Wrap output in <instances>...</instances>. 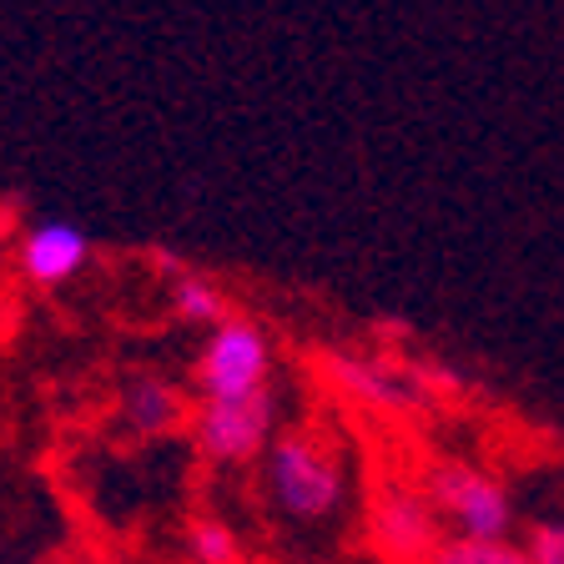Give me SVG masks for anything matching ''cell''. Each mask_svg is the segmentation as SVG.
<instances>
[{"instance_id": "6da1fadb", "label": "cell", "mask_w": 564, "mask_h": 564, "mask_svg": "<svg viewBox=\"0 0 564 564\" xmlns=\"http://www.w3.org/2000/svg\"><path fill=\"white\" fill-rule=\"evenodd\" d=\"M268 489L288 519L323 524L343 505V464L317 434L293 429V434L272 438L268 448Z\"/></svg>"}, {"instance_id": "7a4b0ae2", "label": "cell", "mask_w": 564, "mask_h": 564, "mask_svg": "<svg viewBox=\"0 0 564 564\" xmlns=\"http://www.w3.org/2000/svg\"><path fill=\"white\" fill-rule=\"evenodd\" d=\"M268 368H272V348L258 323L227 317V323L212 328L207 348H202L197 378L207 399H247V393L268 388Z\"/></svg>"}, {"instance_id": "3957f363", "label": "cell", "mask_w": 564, "mask_h": 564, "mask_svg": "<svg viewBox=\"0 0 564 564\" xmlns=\"http://www.w3.org/2000/svg\"><path fill=\"white\" fill-rule=\"evenodd\" d=\"M272 429H278V403L272 393H247V399H202L197 409V444L207 458L223 464H242V458L272 448Z\"/></svg>"}, {"instance_id": "277c9868", "label": "cell", "mask_w": 564, "mask_h": 564, "mask_svg": "<svg viewBox=\"0 0 564 564\" xmlns=\"http://www.w3.org/2000/svg\"><path fill=\"white\" fill-rule=\"evenodd\" d=\"M429 505L444 509L464 540H505L509 519H514L509 514V494L469 464H438L429 474Z\"/></svg>"}, {"instance_id": "5b68a950", "label": "cell", "mask_w": 564, "mask_h": 564, "mask_svg": "<svg viewBox=\"0 0 564 564\" xmlns=\"http://www.w3.org/2000/svg\"><path fill=\"white\" fill-rule=\"evenodd\" d=\"M373 534L399 560H434L438 550V514L419 494H383L373 509Z\"/></svg>"}, {"instance_id": "8992f818", "label": "cell", "mask_w": 564, "mask_h": 564, "mask_svg": "<svg viewBox=\"0 0 564 564\" xmlns=\"http://www.w3.org/2000/svg\"><path fill=\"white\" fill-rule=\"evenodd\" d=\"M86 252H91V242H86V232L76 223H35L21 242V268L31 282L56 288V282H66L82 268Z\"/></svg>"}, {"instance_id": "52a82bcc", "label": "cell", "mask_w": 564, "mask_h": 564, "mask_svg": "<svg viewBox=\"0 0 564 564\" xmlns=\"http://www.w3.org/2000/svg\"><path fill=\"white\" fill-rule=\"evenodd\" d=\"M121 409H127L131 429H141V434H166V429L182 419V403H176V393L166 383H156V378H137V383L127 388Z\"/></svg>"}, {"instance_id": "ba28073f", "label": "cell", "mask_w": 564, "mask_h": 564, "mask_svg": "<svg viewBox=\"0 0 564 564\" xmlns=\"http://www.w3.org/2000/svg\"><path fill=\"white\" fill-rule=\"evenodd\" d=\"M172 307L187 317V323H212V328H217V323H227L223 293H217L202 272H182V278L172 282Z\"/></svg>"}, {"instance_id": "9c48e42d", "label": "cell", "mask_w": 564, "mask_h": 564, "mask_svg": "<svg viewBox=\"0 0 564 564\" xmlns=\"http://www.w3.org/2000/svg\"><path fill=\"white\" fill-rule=\"evenodd\" d=\"M429 564H534L529 560V550H519V544L509 540H444L434 550V560Z\"/></svg>"}, {"instance_id": "30bf717a", "label": "cell", "mask_w": 564, "mask_h": 564, "mask_svg": "<svg viewBox=\"0 0 564 564\" xmlns=\"http://www.w3.org/2000/svg\"><path fill=\"white\" fill-rule=\"evenodd\" d=\"M333 378L348 388L352 399H368V403H403V399H409V393H403V388L393 383L388 373H378V368H358V364H348V358H338V364H333Z\"/></svg>"}, {"instance_id": "8fae6325", "label": "cell", "mask_w": 564, "mask_h": 564, "mask_svg": "<svg viewBox=\"0 0 564 564\" xmlns=\"http://www.w3.org/2000/svg\"><path fill=\"white\" fill-rule=\"evenodd\" d=\"M192 560L197 564H237V534L223 524V519H202L187 534Z\"/></svg>"}, {"instance_id": "7c38bea8", "label": "cell", "mask_w": 564, "mask_h": 564, "mask_svg": "<svg viewBox=\"0 0 564 564\" xmlns=\"http://www.w3.org/2000/svg\"><path fill=\"white\" fill-rule=\"evenodd\" d=\"M529 560L534 564H564V524H544L529 544Z\"/></svg>"}]
</instances>
